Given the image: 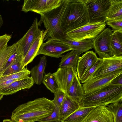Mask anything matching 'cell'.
Returning <instances> with one entry per match:
<instances>
[{
  "label": "cell",
  "instance_id": "cell-40",
  "mask_svg": "<svg viewBox=\"0 0 122 122\" xmlns=\"http://www.w3.org/2000/svg\"><path fill=\"white\" fill-rule=\"evenodd\" d=\"M3 122H13L11 120L5 119L3 120Z\"/></svg>",
  "mask_w": 122,
  "mask_h": 122
},
{
  "label": "cell",
  "instance_id": "cell-6",
  "mask_svg": "<svg viewBox=\"0 0 122 122\" xmlns=\"http://www.w3.org/2000/svg\"><path fill=\"white\" fill-rule=\"evenodd\" d=\"M89 23L105 22L111 5V0H84Z\"/></svg>",
  "mask_w": 122,
  "mask_h": 122
},
{
  "label": "cell",
  "instance_id": "cell-5",
  "mask_svg": "<svg viewBox=\"0 0 122 122\" xmlns=\"http://www.w3.org/2000/svg\"><path fill=\"white\" fill-rule=\"evenodd\" d=\"M106 25L105 22H89L66 34L69 38L75 41L93 40L105 28Z\"/></svg>",
  "mask_w": 122,
  "mask_h": 122
},
{
  "label": "cell",
  "instance_id": "cell-15",
  "mask_svg": "<svg viewBox=\"0 0 122 122\" xmlns=\"http://www.w3.org/2000/svg\"><path fill=\"white\" fill-rule=\"evenodd\" d=\"M84 122H114L111 112L104 106L96 107L89 113Z\"/></svg>",
  "mask_w": 122,
  "mask_h": 122
},
{
  "label": "cell",
  "instance_id": "cell-22",
  "mask_svg": "<svg viewBox=\"0 0 122 122\" xmlns=\"http://www.w3.org/2000/svg\"><path fill=\"white\" fill-rule=\"evenodd\" d=\"M46 62V58L44 56L41 57L38 64L32 68L30 71L31 77L37 85H40L42 82Z\"/></svg>",
  "mask_w": 122,
  "mask_h": 122
},
{
  "label": "cell",
  "instance_id": "cell-34",
  "mask_svg": "<svg viewBox=\"0 0 122 122\" xmlns=\"http://www.w3.org/2000/svg\"><path fill=\"white\" fill-rule=\"evenodd\" d=\"M59 108L55 106L54 111L48 116L42 119L38 122H60L59 120Z\"/></svg>",
  "mask_w": 122,
  "mask_h": 122
},
{
  "label": "cell",
  "instance_id": "cell-2",
  "mask_svg": "<svg viewBox=\"0 0 122 122\" xmlns=\"http://www.w3.org/2000/svg\"><path fill=\"white\" fill-rule=\"evenodd\" d=\"M89 22L88 14L83 0H69L61 22V29L66 33Z\"/></svg>",
  "mask_w": 122,
  "mask_h": 122
},
{
  "label": "cell",
  "instance_id": "cell-27",
  "mask_svg": "<svg viewBox=\"0 0 122 122\" xmlns=\"http://www.w3.org/2000/svg\"><path fill=\"white\" fill-rule=\"evenodd\" d=\"M22 61L21 56H19L5 71L1 76L9 75L21 71L24 69L22 65Z\"/></svg>",
  "mask_w": 122,
  "mask_h": 122
},
{
  "label": "cell",
  "instance_id": "cell-1",
  "mask_svg": "<svg viewBox=\"0 0 122 122\" xmlns=\"http://www.w3.org/2000/svg\"><path fill=\"white\" fill-rule=\"evenodd\" d=\"M55 106L52 100L38 98L19 105L12 112L11 120L13 122H35L50 115Z\"/></svg>",
  "mask_w": 122,
  "mask_h": 122
},
{
  "label": "cell",
  "instance_id": "cell-19",
  "mask_svg": "<svg viewBox=\"0 0 122 122\" xmlns=\"http://www.w3.org/2000/svg\"><path fill=\"white\" fill-rule=\"evenodd\" d=\"M68 45L73 50L80 55L94 48L93 40L86 39L76 41L69 38L66 36L61 41Z\"/></svg>",
  "mask_w": 122,
  "mask_h": 122
},
{
  "label": "cell",
  "instance_id": "cell-14",
  "mask_svg": "<svg viewBox=\"0 0 122 122\" xmlns=\"http://www.w3.org/2000/svg\"><path fill=\"white\" fill-rule=\"evenodd\" d=\"M93 51H88L79 57L77 61L76 71L80 80L84 74L96 62L98 59Z\"/></svg>",
  "mask_w": 122,
  "mask_h": 122
},
{
  "label": "cell",
  "instance_id": "cell-28",
  "mask_svg": "<svg viewBox=\"0 0 122 122\" xmlns=\"http://www.w3.org/2000/svg\"><path fill=\"white\" fill-rule=\"evenodd\" d=\"M42 82L52 93L59 89L53 74L50 72L44 76Z\"/></svg>",
  "mask_w": 122,
  "mask_h": 122
},
{
  "label": "cell",
  "instance_id": "cell-35",
  "mask_svg": "<svg viewBox=\"0 0 122 122\" xmlns=\"http://www.w3.org/2000/svg\"><path fill=\"white\" fill-rule=\"evenodd\" d=\"M106 22L114 30L122 31V19L108 20Z\"/></svg>",
  "mask_w": 122,
  "mask_h": 122
},
{
  "label": "cell",
  "instance_id": "cell-3",
  "mask_svg": "<svg viewBox=\"0 0 122 122\" xmlns=\"http://www.w3.org/2000/svg\"><path fill=\"white\" fill-rule=\"evenodd\" d=\"M122 86L110 83L95 92L84 95L80 104L82 107L106 106L122 100Z\"/></svg>",
  "mask_w": 122,
  "mask_h": 122
},
{
  "label": "cell",
  "instance_id": "cell-13",
  "mask_svg": "<svg viewBox=\"0 0 122 122\" xmlns=\"http://www.w3.org/2000/svg\"><path fill=\"white\" fill-rule=\"evenodd\" d=\"M76 71L72 67H59L53 73L59 89L66 94L71 85Z\"/></svg>",
  "mask_w": 122,
  "mask_h": 122
},
{
  "label": "cell",
  "instance_id": "cell-4",
  "mask_svg": "<svg viewBox=\"0 0 122 122\" xmlns=\"http://www.w3.org/2000/svg\"><path fill=\"white\" fill-rule=\"evenodd\" d=\"M69 0H62L59 6L48 12L41 14L40 20L47 30L44 41L52 39L61 41L66 37V34L61 29L62 16Z\"/></svg>",
  "mask_w": 122,
  "mask_h": 122
},
{
  "label": "cell",
  "instance_id": "cell-25",
  "mask_svg": "<svg viewBox=\"0 0 122 122\" xmlns=\"http://www.w3.org/2000/svg\"><path fill=\"white\" fill-rule=\"evenodd\" d=\"M111 45L114 56H122V31L114 30L112 32Z\"/></svg>",
  "mask_w": 122,
  "mask_h": 122
},
{
  "label": "cell",
  "instance_id": "cell-17",
  "mask_svg": "<svg viewBox=\"0 0 122 122\" xmlns=\"http://www.w3.org/2000/svg\"><path fill=\"white\" fill-rule=\"evenodd\" d=\"M47 32L46 30L44 31L43 30H41L40 34L33 42L22 61V65L23 68L32 62L37 56L39 49L41 45L43 43Z\"/></svg>",
  "mask_w": 122,
  "mask_h": 122
},
{
  "label": "cell",
  "instance_id": "cell-16",
  "mask_svg": "<svg viewBox=\"0 0 122 122\" xmlns=\"http://www.w3.org/2000/svg\"><path fill=\"white\" fill-rule=\"evenodd\" d=\"M34 81L29 76L15 81L5 87L0 88V93L4 95L12 94L22 89H29L34 85Z\"/></svg>",
  "mask_w": 122,
  "mask_h": 122
},
{
  "label": "cell",
  "instance_id": "cell-8",
  "mask_svg": "<svg viewBox=\"0 0 122 122\" xmlns=\"http://www.w3.org/2000/svg\"><path fill=\"white\" fill-rule=\"evenodd\" d=\"M62 0H25L21 11H32L40 14L50 11L60 6Z\"/></svg>",
  "mask_w": 122,
  "mask_h": 122
},
{
  "label": "cell",
  "instance_id": "cell-42",
  "mask_svg": "<svg viewBox=\"0 0 122 122\" xmlns=\"http://www.w3.org/2000/svg\"></svg>",
  "mask_w": 122,
  "mask_h": 122
},
{
  "label": "cell",
  "instance_id": "cell-36",
  "mask_svg": "<svg viewBox=\"0 0 122 122\" xmlns=\"http://www.w3.org/2000/svg\"><path fill=\"white\" fill-rule=\"evenodd\" d=\"M11 38V35L6 34L0 36V51L7 45Z\"/></svg>",
  "mask_w": 122,
  "mask_h": 122
},
{
  "label": "cell",
  "instance_id": "cell-31",
  "mask_svg": "<svg viewBox=\"0 0 122 122\" xmlns=\"http://www.w3.org/2000/svg\"><path fill=\"white\" fill-rule=\"evenodd\" d=\"M102 61V59L99 58L95 63L82 76L80 80V82L84 83L88 80L98 68Z\"/></svg>",
  "mask_w": 122,
  "mask_h": 122
},
{
  "label": "cell",
  "instance_id": "cell-7",
  "mask_svg": "<svg viewBox=\"0 0 122 122\" xmlns=\"http://www.w3.org/2000/svg\"><path fill=\"white\" fill-rule=\"evenodd\" d=\"M112 32L109 28H105L93 40L94 48L100 59L114 56L111 45Z\"/></svg>",
  "mask_w": 122,
  "mask_h": 122
},
{
  "label": "cell",
  "instance_id": "cell-9",
  "mask_svg": "<svg viewBox=\"0 0 122 122\" xmlns=\"http://www.w3.org/2000/svg\"><path fill=\"white\" fill-rule=\"evenodd\" d=\"M72 50L68 45L59 41L48 39L41 46L37 55L42 54L58 58L65 53Z\"/></svg>",
  "mask_w": 122,
  "mask_h": 122
},
{
  "label": "cell",
  "instance_id": "cell-30",
  "mask_svg": "<svg viewBox=\"0 0 122 122\" xmlns=\"http://www.w3.org/2000/svg\"><path fill=\"white\" fill-rule=\"evenodd\" d=\"M30 71L25 67L21 71L9 75L0 76V82L10 80L20 79L29 76Z\"/></svg>",
  "mask_w": 122,
  "mask_h": 122
},
{
  "label": "cell",
  "instance_id": "cell-37",
  "mask_svg": "<svg viewBox=\"0 0 122 122\" xmlns=\"http://www.w3.org/2000/svg\"><path fill=\"white\" fill-rule=\"evenodd\" d=\"M110 83L115 85L122 86V73L115 77L111 81Z\"/></svg>",
  "mask_w": 122,
  "mask_h": 122
},
{
  "label": "cell",
  "instance_id": "cell-38",
  "mask_svg": "<svg viewBox=\"0 0 122 122\" xmlns=\"http://www.w3.org/2000/svg\"><path fill=\"white\" fill-rule=\"evenodd\" d=\"M20 80V79H19ZM19 80L14 79L7 80L0 82V88L6 86L13 82Z\"/></svg>",
  "mask_w": 122,
  "mask_h": 122
},
{
  "label": "cell",
  "instance_id": "cell-10",
  "mask_svg": "<svg viewBox=\"0 0 122 122\" xmlns=\"http://www.w3.org/2000/svg\"><path fill=\"white\" fill-rule=\"evenodd\" d=\"M39 23L37 18H36L29 29L16 42L21 54L22 61L33 42L41 32V30L39 27Z\"/></svg>",
  "mask_w": 122,
  "mask_h": 122
},
{
  "label": "cell",
  "instance_id": "cell-26",
  "mask_svg": "<svg viewBox=\"0 0 122 122\" xmlns=\"http://www.w3.org/2000/svg\"><path fill=\"white\" fill-rule=\"evenodd\" d=\"M122 100L107 105V108L112 113L114 122H122Z\"/></svg>",
  "mask_w": 122,
  "mask_h": 122
},
{
  "label": "cell",
  "instance_id": "cell-41",
  "mask_svg": "<svg viewBox=\"0 0 122 122\" xmlns=\"http://www.w3.org/2000/svg\"><path fill=\"white\" fill-rule=\"evenodd\" d=\"M4 95L0 93V100L2 99Z\"/></svg>",
  "mask_w": 122,
  "mask_h": 122
},
{
  "label": "cell",
  "instance_id": "cell-39",
  "mask_svg": "<svg viewBox=\"0 0 122 122\" xmlns=\"http://www.w3.org/2000/svg\"><path fill=\"white\" fill-rule=\"evenodd\" d=\"M3 23V21L2 16L0 14V28L2 26Z\"/></svg>",
  "mask_w": 122,
  "mask_h": 122
},
{
  "label": "cell",
  "instance_id": "cell-23",
  "mask_svg": "<svg viewBox=\"0 0 122 122\" xmlns=\"http://www.w3.org/2000/svg\"><path fill=\"white\" fill-rule=\"evenodd\" d=\"M80 55L77 51L73 50L66 54L62 55L59 67L71 66L74 70L76 71L77 62Z\"/></svg>",
  "mask_w": 122,
  "mask_h": 122
},
{
  "label": "cell",
  "instance_id": "cell-24",
  "mask_svg": "<svg viewBox=\"0 0 122 122\" xmlns=\"http://www.w3.org/2000/svg\"><path fill=\"white\" fill-rule=\"evenodd\" d=\"M111 4L106 17L108 20L122 19V0H111Z\"/></svg>",
  "mask_w": 122,
  "mask_h": 122
},
{
  "label": "cell",
  "instance_id": "cell-32",
  "mask_svg": "<svg viewBox=\"0 0 122 122\" xmlns=\"http://www.w3.org/2000/svg\"><path fill=\"white\" fill-rule=\"evenodd\" d=\"M15 44L14 46L11 53L6 61L3 68L1 76L5 71L9 67L17 56L20 55L21 56L16 43H15Z\"/></svg>",
  "mask_w": 122,
  "mask_h": 122
},
{
  "label": "cell",
  "instance_id": "cell-33",
  "mask_svg": "<svg viewBox=\"0 0 122 122\" xmlns=\"http://www.w3.org/2000/svg\"><path fill=\"white\" fill-rule=\"evenodd\" d=\"M53 93L54 97L53 100H52V102L55 106L60 108L66 94L59 89L55 92Z\"/></svg>",
  "mask_w": 122,
  "mask_h": 122
},
{
  "label": "cell",
  "instance_id": "cell-12",
  "mask_svg": "<svg viewBox=\"0 0 122 122\" xmlns=\"http://www.w3.org/2000/svg\"><path fill=\"white\" fill-rule=\"evenodd\" d=\"M121 73H122V69L101 77L88 80L82 86L84 95L95 92L108 84L113 79Z\"/></svg>",
  "mask_w": 122,
  "mask_h": 122
},
{
  "label": "cell",
  "instance_id": "cell-29",
  "mask_svg": "<svg viewBox=\"0 0 122 122\" xmlns=\"http://www.w3.org/2000/svg\"><path fill=\"white\" fill-rule=\"evenodd\" d=\"M7 45L0 51V76L1 75L3 68L14 46Z\"/></svg>",
  "mask_w": 122,
  "mask_h": 122
},
{
  "label": "cell",
  "instance_id": "cell-11",
  "mask_svg": "<svg viewBox=\"0 0 122 122\" xmlns=\"http://www.w3.org/2000/svg\"><path fill=\"white\" fill-rule=\"evenodd\" d=\"M102 59V63L89 80L101 77L122 69V56H114Z\"/></svg>",
  "mask_w": 122,
  "mask_h": 122
},
{
  "label": "cell",
  "instance_id": "cell-20",
  "mask_svg": "<svg viewBox=\"0 0 122 122\" xmlns=\"http://www.w3.org/2000/svg\"><path fill=\"white\" fill-rule=\"evenodd\" d=\"M66 94L80 105L84 95V93L76 73L74 76L71 85Z\"/></svg>",
  "mask_w": 122,
  "mask_h": 122
},
{
  "label": "cell",
  "instance_id": "cell-21",
  "mask_svg": "<svg viewBox=\"0 0 122 122\" xmlns=\"http://www.w3.org/2000/svg\"><path fill=\"white\" fill-rule=\"evenodd\" d=\"M95 107H80L61 122H84L89 113Z\"/></svg>",
  "mask_w": 122,
  "mask_h": 122
},
{
  "label": "cell",
  "instance_id": "cell-18",
  "mask_svg": "<svg viewBox=\"0 0 122 122\" xmlns=\"http://www.w3.org/2000/svg\"><path fill=\"white\" fill-rule=\"evenodd\" d=\"M80 105L66 94L59 108V120L60 122L79 108Z\"/></svg>",
  "mask_w": 122,
  "mask_h": 122
}]
</instances>
